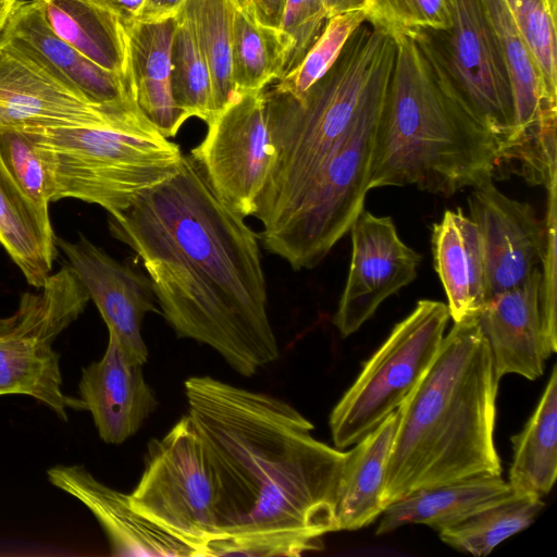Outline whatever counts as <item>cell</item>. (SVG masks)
Masks as SVG:
<instances>
[{
    "label": "cell",
    "mask_w": 557,
    "mask_h": 557,
    "mask_svg": "<svg viewBox=\"0 0 557 557\" xmlns=\"http://www.w3.org/2000/svg\"><path fill=\"white\" fill-rule=\"evenodd\" d=\"M367 23L389 35L443 33L451 27V0H361Z\"/></svg>",
    "instance_id": "33"
},
{
    "label": "cell",
    "mask_w": 557,
    "mask_h": 557,
    "mask_svg": "<svg viewBox=\"0 0 557 557\" xmlns=\"http://www.w3.org/2000/svg\"><path fill=\"white\" fill-rule=\"evenodd\" d=\"M128 496L139 515L186 544L195 557H206L218 537L216 488L187 414L149 442L143 474Z\"/></svg>",
    "instance_id": "10"
},
{
    "label": "cell",
    "mask_w": 557,
    "mask_h": 557,
    "mask_svg": "<svg viewBox=\"0 0 557 557\" xmlns=\"http://www.w3.org/2000/svg\"><path fill=\"white\" fill-rule=\"evenodd\" d=\"M185 2L186 0H145L136 20L150 23L173 18Z\"/></svg>",
    "instance_id": "38"
},
{
    "label": "cell",
    "mask_w": 557,
    "mask_h": 557,
    "mask_svg": "<svg viewBox=\"0 0 557 557\" xmlns=\"http://www.w3.org/2000/svg\"><path fill=\"white\" fill-rule=\"evenodd\" d=\"M38 293H24L15 312L0 318V396L28 395L67 421V410H85L62 389L55 338L85 310L89 296L66 264Z\"/></svg>",
    "instance_id": "8"
},
{
    "label": "cell",
    "mask_w": 557,
    "mask_h": 557,
    "mask_svg": "<svg viewBox=\"0 0 557 557\" xmlns=\"http://www.w3.org/2000/svg\"><path fill=\"white\" fill-rule=\"evenodd\" d=\"M114 12L122 21L136 20L145 0H96Z\"/></svg>",
    "instance_id": "39"
},
{
    "label": "cell",
    "mask_w": 557,
    "mask_h": 557,
    "mask_svg": "<svg viewBox=\"0 0 557 557\" xmlns=\"http://www.w3.org/2000/svg\"><path fill=\"white\" fill-rule=\"evenodd\" d=\"M62 40L103 70L128 81L123 21L96 0H34Z\"/></svg>",
    "instance_id": "25"
},
{
    "label": "cell",
    "mask_w": 557,
    "mask_h": 557,
    "mask_svg": "<svg viewBox=\"0 0 557 557\" xmlns=\"http://www.w3.org/2000/svg\"><path fill=\"white\" fill-rule=\"evenodd\" d=\"M541 270L520 285L487 297L476 315L497 376L518 374L535 380L544 372L548 351L541 314Z\"/></svg>",
    "instance_id": "19"
},
{
    "label": "cell",
    "mask_w": 557,
    "mask_h": 557,
    "mask_svg": "<svg viewBox=\"0 0 557 557\" xmlns=\"http://www.w3.org/2000/svg\"><path fill=\"white\" fill-rule=\"evenodd\" d=\"M535 59L548 87L557 92V0H502Z\"/></svg>",
    "instance_id": "34"
},
{
    "label": "cell",
    "mask_w": 557,
    "mask_h": 557,
    "mask_svg": "<svg viewBox=\"0 0 557 557\" xmlns=\"http://www.w3.org/2000/svg\"><path fill=\"white\" fill-rule=\"evenodd\" d=\"M55 244L98 308L108 332L133 359L145 364L148 349L141 323L148 312H159L148 276L116 261L83 235L76 242L55 237Z\"/></svg>",
    "instance_id": "17"
},
{
    "label": "cell",
    "mask_w": 557,
    "mask_h": 557,
    "mask_svg": "<svg viewBox=\"0 0 557 557\" xmlns=\"http://www.w3.org/2000/svg\"><path fill=\"white\" fill-rule=\"evenodd\" d=\"M393 39L395 64L369 189L414 185L449 197L493 178L500 143L457 100L437 40L429 32Z\"/></svg>",
    "instance_id": "4"
},
{
    "label": "cell",
    "mask_w": 557,
    "mask_h": 557,
    "mask_svg": "<svg viewBox=\"0 0 557 557\" xmlns=\"http://www.w3.org/2000/svg\"><path fill=\"white\" fill-rule=\"evenodd\" d=\"M388 90L360 113L287 218L259 235L265 249L294 270L317 267L364 209L376 128Z\"/></svg>",
    "instance_id": "7"
},
{
    "label": "cell",
    "mask_w": 557,
    "mask_h": 557,
    "mask_svg": "<svg viewBox=\"0 0 557 557\" xmlns=\"http://www.w3.org/2000/svg\"><path fill=\"white\" fill-rule=\"evenodd\" d=\"M350 234L348 275L333 318L343 336L358 331L384 300L414 281L421 261L400 239L391 216L363 209Z\"/></svg>",
    "instance_id": "13"
},
{
    "label": "cell",
    "mask_w": 557,
    "mask_h": 557,
    "mask_svg": "<svg viewBox=\"0 0 557 557\" xmlns=\"http://www.w3.org/2000/svg\"><path fill=\"white\" fill-rule=\"evenodd\" d=\"M447 305L421 299L392 330L330 416L336 448L356 444L414 391L441 348Z\"/></svg>",
    "instance_id": "9"
},
{
    "label": "cell",
    "mask_w": 557,
    "mask_h": 557,
    "mask_svg": "<svg viewBox=\"0 0 557 557\" xmlns=\"http://www.w3.org/2000/svg\"><path fill=\"white\" fill-rule=\"evenodd\" d=\"M471 189L469 218L480 235L490 297L520 285L541 264L545 224L531 205L509 198L492 178Z\"/></svg>",
    "instance_id": "15"
},
{
    "label": "cell",
    "mask_w": 557,
    "mask_h": 557,
    "mask_svg": "<svg viewBox=\"0 0 557 557\" xmlns=\"http://www.w3.org/2000/svg\"><path fill=\"white\" fill-rule=\"evenodd\" d=\"M395 40L360 25L330 70L302 95L263 89L275 159L255 214L264 235L297 206L338 141L364 108L388 90Z\"/></svg>",
    "instance_id": "5"
},
{
    "label": "cell",
    "mask_w": 557,
    "mask_h": 557,
    "mask_svg": "<svg viewBox=\"0 0 557 557\" xmlns=\"http://www.w3.org/2000/svg\"><path fill=\"white\" fill-rule=\"evenodd\" d=\"M400 416L401 405L348 451L336 509L339 531L364 528L386 508V472Z\"/></svg>",
    "instance_id": "24"
},
{
    "label": "cell",
    "mask_w": 557,
    "mask_h": 557,
    "mask_svg": "<svg viewBox=\"0 0 557 557\" xmlns=\"http://www.w3.org/2000/svg\"><path fill=\"white\" fill-rule=\"evenodd\" d=\"M50 181L51 202L74 198L109 214L171 176L183 153L149 121L97 126H27Z\"/></svg>",
    "instance_id": "6"
},
{
    "label": "cell",
    "mask_w": 557,
    "mask_h": 557,
    "mask_svg": "<svg viewBox=\"0 0 557 557\" xmlns=\"http://www.w3.org/2000/svg\"><path fill=\"white\" fill-rule=\"evenodd\" d=\"M511 492L500 474L476 475L419 488L384 509L376 535L406 524H425L440 532L504 499Z\"/></svg>",
    "instance_id": "23"
},
{
    "label": "cell",
    "mask_w": 557,
    "mask_h": 557,
    "mask_svg": "<svg viewBox=\"0 0 557 557\" xmlns=\"http://www.w3.org/2000/svg\"><path fill=\"white\" fill-rule=\"evenodd\" d=\"M0 48L38 66L100 107L141 113L131 84L98 66L50 28L34 0H16L0 32Z\"/></svg>",
    "instance_id": "14"
},
{
    "label": "cell",
    "mask_w": 557,
    "mask_h": 557,
    "mask_svg": "<svg viewBox=\"0 0 557 557\" xmlns=\"http://www.w3.org/2000/svg\"><path fill=\"white\" fill-rule=\"evenodd\" d=\"M543 506L541 497L512 491L504 499L441 530L440 539L459 552L486 556L499 543L527 529Z\"/></svg>",
    "instance_id": "29"
},
{
    "label": "cell",
    "mask_w": 557,
    "mask_h": 557,
    "mask_svg": "<svg viewBox=\"0 0 557 557\" xmlns=\"http://www.w3.org/2000/svg\"><path fill=\"white\" fill-rule=\"evenodd\" d=\"M286 60L287 45L282 30L264 26L235 8L232 71L238 95L262 91L281 79Z\"/></svg>",
    "instance_id": "28"
},
{
    "label": "cell",
    "mask_w": 557,
    "mask_h": 557,
    "mask_svg": "<svg viewBox=\"0 0 557 557\" xmlns=\"http://www.w3.org/2000/svg\"><path fill=\"white\" fill-rule=\"evenodd\" d=\"M499 380L476 317L454 322L401 404L386 472V507L419 488L502 473L494 442Z\"/></svg>",
    "instance_id": "3"
},
{
    "label": "cell",
    "mask_w": 557,
    "mask_h": 557,
    "mask_svg": "<svg viewBox=\"0 0 557 557\" xmlns=\"http://www.w3.org/2000/svg\"><path fill=\"white\" fill-rule=\"evenodd\" d=\"M187 416L216 488L218 537L206 557L300 556L339 531L348 451L312 436L288 403L211 376L184 383Z\"/></svg>",
    "instance_id": "1"
},
{
    "label": "cell",
    "mask_w": 557,
    "mask_h": 557,
    "mask_svg": "<svg viewBox=\"0 0 557 557\" xmlns=\"http://www.w3.org/2000/svg\"><path fill=\"white\" fill-rule=\"evenodd\" d=\"M171 84L177 106L206 124L214 116V97L208 64L195 35L181 12L172 42Z\"/></svg>",
    "instance_id": "31"
},
{
    "label": "cell",
    "mask_w": 557,
    "mask_h": 557,
    "mask_svg": "<svg viewBox=\"0 0 557 557\" xmlns=\"http://www.w3.org/2000/svg\"><path fill=\"white\" fill-rule=\"evenodd\" d=\"M123 24L127 42V74L135 101L164 137H174L189 119L177 106L171 84L176 16L150 23L123 21Z\"/></svg>",
    "instance_id": "21"
},
{
    "label": "cell",
    "mask_w": 557,
    "mask_h": 557,
    "mask_svg": "<svg viewBox=\"0 0 557 557\" xmlns=\"http://www.w3.org/2000/svg\"><path fill=\"white\" fill-rule=\"evenodd\" d=\"M148 121L143 113L110 110L30 62L0 48V129L97 126Z\"/></svg>",
    "instance_id": "16"
},
{
    "label": "cell",
    "mask_w": 557,
    "mask_h": 557,
    "mask_svg": "<svg viewBox=\"0 0 557 557\" xmlns=\"http://www.w3.org/2000/svg\"><path fill=\"white\" fill-rule=\"evenodd\" d=\"M49 482L78 499L96 517L114 556L195 557L186 544L139 515L128 494L96 479L84 466L55 465Z\"/></svg>",
    "instance_id": "20"
},
{
    "label": "cell",
    "mask_w": 557,
    "mask_h": 557,
    "mask_svg": "<svg viewBox=\"0 0 557 557\" xmlns=\"http://www.w3.org/2000/svg\"><path fill=\"white\" fill-rule=\"evenodd\" d=\"M232 0H186L181 14L190 26L208 64L215 113L239 97L233 82Z\"/></svg>",
    "instance_id": "30"
},
{
    "label": "cell",
    "mask_w": 557,
    "mask_h": 557,
    "mask_svg": "<svg viewBox=\"0 0 557 557\" xmlns=\"http://www.w3.org/2000/svg\"><path fill=\"white\" fill-rule=\"evenodd\" d=\"M143 367L109 333L103 356L82 371L79 399L107 444L119 445L135 435L158 406Z\"/></svg>",
    "instance_id": "18"
},
{
    "label": "cell",
    "mask_w": 557,
    "mask_h": 557,
    "mask_svg": "<svg viewBox=\"0 0 557 557\" xmlns=\"http://www.w3.org/2000/svg\"><path fill=\"white\" fill-rule=\"evenodd\" d=\"M366 22L361 5L329 18L301 62L289 74L271 85L295 97L302 95L330 70L351 34Z\"/></svg>",
    "instance_id": "32"
},
{
    "label": "cell",
    "mask_w": 557,
    "mask_h": 557,
    "mask_svg": "<svg viewBox=\"0 0 557 557\" xmlns=\"http://www.w3.org/2000/svg\"><path fill=\"white\" fill-rule=\"evenodd\" d=\"M16 0H0V32L3 28Z\"/></svg>",
    "instance_id": "40"
},
{
    "label": "cell",
    "mask_w": 557,
    "mask_h": 557,
    "mask_svg": "<svg viewBox=\"0 0 557 557\" xmlns=\"http://www.w3.org/2000/svg\"><path fill=\"white\" fill-rule=\"evenodd\" d=\"M234 7L256 22L280 28L286 0H232Z\"/></svg>",
    "instance_id": "37"
},
{
    "label": "cell",
    "mask_w": 557,
    "mask_h": 557,
    "mask_svg": "<svg viewBox=\"0 0 557 557\" xmlns=\"http://www.w3.org/2000/svg\"><path fill=\"white\" fill-rule=\"evenodd\" d=\"M207 126L190 157L231 210L243 218L255 216L275 159L263 90L243 95L216 112Z\"/></svg>",
    "instance_id": "11"
},
{
    "label": "cell",
    "mask_w": 557,
    "mask_h": 557,
    "mask_svg": "<svg viewBox=\"0 0 557 557\" xmlns=\"http://www.w3.org/2000/svg\"><path fill=\"white\" fill-rule=\"evenodd\" d=\"M453 22L440 45L454 94L500 143L513 127L510 84L499 45L481 0H451Z\"/></svg>",
    "instance_id": "12"
},
{
    "label": "cell",
    "mask_w": 557,
    "mask_h": 557,
    "mask_svg": "<svg viewBox=\"0 0 557 557\" xmlns=\"http://www.w3.org/2000/svg\"><path fill=\"white\" fill-rule=\"evenodd\" d=\"M109 228L141 260L178 337L208 345L244 376L278 358L258 235L216 196L190 154L109 214Z\"/></svg>",
    "instance_id": "2"
},
{
    "label": "cell",
    "mask_w": 557,
    "mask_h": 557,
    "mask_svg": "<svg viewBox=\"0 0 557 557\" xmlns=\"http://www.w3.org/2000/svg\"><path fill=\"white\" fill-rule=\"evenodd\" d=\"M55 237L51 223L22 193L0 156V245L35 288L52 273Z\"/></svg>",
    "instance_id": "26"
},
{
    "label": "cell",
    "mask_w": 557,
    "mask_h": 557,
    "mask_svg": "<svg viewBox=\"0 0 557 557\" xmlns=\"http://www.w3.org/2000/svg\"><path fill=\"white\" fill-rule=\"evenodd\" d=\"M547 190V208L544 220L545 247L541 270V314L543 332L548 351L554 354L557 349L556 334V283H557V253H556V212H557V185Z\"/></svg>",
    "instance_id": "36"
},
{
    "label": "cell",
    "mask_w": 557,
    "mask_h": 557,
    "mask_svg": "<svg viewBox=\"0 0 557 557\" xmlns=\"http://www.w3.org/2000/svg\"><path fill=\"white\" fill-rule=\"evenodd\" d=\"M0 156L11 176L34 205L40 216L50 222V181L44 161L27 134L20 128L0 129Z\"/></svg>",
    "instance_id": "35"
},
{
    "label": "cell",
    "mask_w": 557,
    "mask_h": 557,
    "mask_svg": "<svg viewBox=\"0 0 557 557\" xmlns=\"http://www.w3.org/2000/svg\"><path fill=\"white\" fill-rule=\"evenodd\" d=\"M510 488L542 497L557 476V371L553 367L543 394L524 428L511 437Z\"/></svg>",
    "instance_id": "27"
},
{
    "label": "cell",
    "mask_w": 557,
    "mask_h": 557,
    "mask_svg": "<svg viewBox=\"0 0 557 557\" xmlns=\"http://www.w3.org/2000/svg\"><path fill=\"white\" fill-rule=\"evenodd\" d=\"M434 269L447 296L454 322L476 317L487 298L480 235L460 208L446 210L432 227Z\"/></svg>",
    "instance_id": "22"
}]
</instances>
